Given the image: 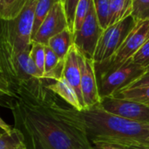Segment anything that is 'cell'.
Returning <instances> with one entry per match:
<instances>
[{
    "mask_svg": "<svg viewBox=\"0 0 149 149\" xmlns=\"http://www.w3.org/2000/svg\"><path fill=\"white\" fill-rule=\"evenodd\" d=\"M28 0H17V7H16V17L19 14V12L21 11V10L23 9V7L24 6L25 3Z\"/></svg>",
    "mask_w": 149,
    "mask_h": 149,
    "instance_id": "f1b7e54d",
    "label": "cell"
},
{
    "mask_svg": "<svg viewBox=\"0 0 149 149\" xmlns=\"http://www.w3.org/2000/svg\"><path fill=\"white\" fill-rule=\"evenodd\" d=\"M63 77L75 91L84 111L86 108L81 92V70L79 64V53L74 45L71 47L67 55L65 58Z\"/></svg>",
    "mask_w": 149,
    "mask_h": 149,
    "instance_id": "8fae6325",
    "label": "cell"
},
{
    "mask_svg": "<svg viewBox=\"0 0 149 149\" xmlns=\"http://www.w3.org/2000/svg\"><path fill=\"white\" fill-rule=\"evenodd\" d=\"M132 0H110L109 26L132 15Z\"/></svg>",
    "mask_w": 149,
    "mask_h": 149,
    "instance_id": "9a60e30c",
    "label": "cell"
},
{
    "mask_svg": "<svg viewBox=\"0 0 149 149\" xmlns=\"http://www.w3.org/2000/svg\"><path fill=\"white\" fill-rule=\"evenodd\" d=\"M133 12L132 16L137 22L149 20V0H132Z\"/></svg>",
    "mask_w": 149,
    "mask_h": 149,
    "instance_id": "44dd1931",
    "label": "cell"
},
{
    "mask_svg": "<svg viewBox=\"0 0 149 149\" xmlns=\"http://www.w3.org/2000/svg\"><path fill=\"white\" fill-rule=\"evenodd\" d=\"M103 32L104 30L99 23L93 2L85 22L80 29L73 34V45L85 58L93 60Z\"/></svg>",
    "mask_w": 149,
    "mask_h": 149,
    "instance_id": "52a82bcc",
    "label": "cell"
},
{
    "mask_svg": "<svg viewBox=\"0 0 149 149\" xmlns=\"http://www.w3.org/2000/svg\"><path fill=\"white\" fill-rule=\"evenodd\" d=\"M81 112L91 142L147 144L149 139V124L129 120L108 113L100 105Z\"/></svg>",
    "mask_w": 149,
    "mask_h": 149,
    "instance_id": "7a4b0ae2",
    "label": "cell"
},
{
    "mask_svg": "<svg viewBox=\"0 0 149 149\" xmlns=\"http://www.w3.org/2000/svg\"><path fill=\"white\" fill-rule=\"evenodd\" d=\"M132 61L145 68H149V39L133 56Z\"/></svg>",
    "mask_w": 149,
    "mask_h": 149,
    "instance_id": "603a6c76",
    "label": "cell"
},
{
    "mask_svg": "<svg viewBox=\"0 0 149 149\" xmlns=\"http://www.w3.org/2000/svg\"><path fill=\"white\" fill-rule=\"evenodd\" d=\"M61 61H63V60H60L59 57L53 52V50L50 47L45 46V75H46V74L50 73L51 71H52L59 64V62Z\"/></svg>",
    "mask_w": 149,
    "mask_h": 149,
    "instance_id": "cb8c5ba5",
    "label": "cell"
},
{
    "mask_svg": "<svg viewBox=\"0 0 149 149\" xmlns=\"http://www.w3.org/2000/svg\"><path fill=\"white\" fill-rule=\"evenodd\" d=\"M146 71L147 68L130 60L118 69L100 75L97 77L100 98L113 97L120 90L127 89Z\"/></svg>",
    "mask_w": 149,
    "mask_h": 149,
    "instance_id": "5b68a950",
    "label": "cell"
},
{
    "mask_svg": "<svg viewBox=\"0 0 149 149\" xmlns=\"http://www.w3.org/2000/svg\"><path fill=\"white\" fill-rule=\"evenodd\" d=\"M58 0H38L36 10H35V18H34V25H33V32H32V38L38 32V28L42 25L43 21L49 14L50 11L52 10V6Z\"/></svg>",
    "mask_w": 149,
    "mask_h": 149,
    "instance_id": "e0dca14e",
    "label": "cell"
},
{
    "mask_svg": "<svg viewBox=\"0 0 149 149\" xmlns=\"http://www.w3.org/2000/svg\"><path fill=\"white\" fill-rule=\"evenodd\" d=\"M69 28L68 20L62 0L54 4L49 14L46 16L31 42H38L47 46L51 38Z\"/></svg>",
    "mask_w": 149,
    "mask_h": 149,
    "instance_id": "9c48e42d",
    "label": "cell"
},
{
    "mask_svg": "<svg viewBox=\"0 0 149 149\" xmlns=\"http://www.w3.org/2000/svg\"><path fill=\"white\" fill-rule=\"evenodd\" d=\"M148 39L149 20L139 21L135 27L128 34L122 45L120 47L116 54L113 56L102 71L97 76V77L104 73L116 70L132 60L133 56Z\"/></svg>",
    "mask_w": 149,
    "mask_h": 149,
    "instance_id": "8992f818",
    "label": "cell"
},
{
    "mask_svg": "<svg viewBox=\"0 0 149 149\" xmlns=\"http://www.w3.org/2000/svg\"><path fill=\"white\" fill-rule=\"evenodd\" d=\"M79 1V0H62V2L64 4V6H65L67 20H68L69 29L71 30L72 34H73L75 11H76V7H77V4H78Z\"/></svg>",
    "mask_w": 149,
    "mask_h": 149,
    "instance_id": "d4e9b609",
    "label": "cell"
},
{
    "mask_svg": "<svg viewBox=\"0 0 149 149\" xmlns=\"http://www.w3.org/2000/svg\"><path fill=\"white\" fill-rule=\"evenodd\" d=\"M72 45L73 34L69 28L51 38L47 44V46L53 50L60 60H65Z\"/></svg>",
    "mask_w": 149,
    "mask_h": 149,
    "instance_id": "4fadbf2b",
    "label": "cell"
},
{
    "mask_svg": "<svg viewBox=\"0 0 149 149\" xmlns=\"http://www.w3.org/2000/svg\"><path fill=\"white\" fill-rule=\"evenodd\" d=\"M92 145L93 149H128L125 146L107 141H92Z\"/></svg>",
    "mask_w": 149,
    "mask_h": 149,
    "instance_id": "484cf974",
    "label": "cell"
},
{
    "mask_svg": "<svg viewBox=\"0 0 149 149\" xmlns=\"http://www.w3.org/2000/svg\"><path fill=\"white\" fill-rule=\"evenodd\" d=\"M100 106L107 112L115 116L143 124H149L148 105L114 97H107L101 98Z\"/></svg>",
    "mask_w": 149,
    "mask_h": 149,
    "instance_id": "ba28073f",
    "label": "cell"
},
{
    "mask_svg": "<svg viewBox=\"0 0 149 149\" xmlns=\"http://www.w3.org/2000/svg\"><path fill=\"white\" fill-rule=\"evenodd\" d=\"M46 86L48 89L55 92L58 96H59L63 100H65L70 105L79 110V112L83 111V108L78 99L75 91L64 77H62L58 81H52L46 79Z\"/></svg>",
    "mask_w": 149,
    "mask_h": 149,
    "instance_id": "7c38bea8",
    "label": "cell"
},
{
    "mask_svg": "<svg viewBox=\"0 0 149 149\" xmlns=\"http://www.w3.org/2000/svg\"><path fill=\"white\" fill-rule=\"evenodd\" d=\"M0 149H14L24 144L20 133L2 119H0Z\"/></svg>",
    "mask_w": 149,
    "mask_h": 149,
    "instance_id": "5bb4252c",
    "label": "cell"
},
{
    "mask_svg": "<svg viewBox=\"0 0 149 149\" xmlns=\"http://www.w3.org/2000/svg\"><path fill=\"white\" fill-rule=\"evenodd\" d=\"M117 144V143H116ZM125 146L128 149H149V144H141V143H128V144H120Z\"/></svg>",
    "mask_w": 149,
    "mask_h": 149,
    "instance_id": "83f0119b",
    "label": "cell"
},
{
    "mask_svg": "<svg viewBox=\"0 0 149 149\" xmlns=\"http://www.w3.org/2000/svg\"><path fill=\"white\" fill-rule=\"evenodd\" d=\"M14 149H27V148H26L25 145L24 144V145H22V146H20V147H18V148H14Z\"/></svg>",
    "mask_w": 149,
    "mask_h": 149,
    "instance_id": "f546056e",
    "label": "cell"
},
{
    "mask_svg": "<svg viewBox=\"0 0 149 149\" xmlns=\"http://www.w3.org/2000/svg\"><path fill=\"white\" fill-rule=\"evenodd\" d=\"M147 144H149V139L148 140V142H147Z\"/></svg>",
    "mask_w": 149,
    "mask_h": 149,
    "instance_id": "4dcf8cb0",
    "label": "cell"
},
{
    "mask_svg": "<svg viewBox=\"0 0 149 149\" xmlns=\"http://www.w3.org/2000/svg\"><path fill=\"white\" fill-rule=\"evenodd\" d=\"M137 23L135 18L131 15L104 30L93 59L97 76L116 54Z\"/></svg>",
    "mask_w": 149,
    "mask_h": 149,
    "instance_id": "277c9868",
    "label": "cell"
},
{
    "mask_svg": "<svg viewBox=\"0 0 149 149\" xmlns=\"http://www.w3.org/2000/svg\"><path fill=\"white\" fill-rule=\"evenodd\" d=\"M79 64L81 70V92L85 104V110H88L99 105L101 101L99 93L97 75L93 60L85 58L80 53Z\"/></svg>",
    "mask_w": 149,
    "mask_h": 149,
    "instance_id": "30bf717a",
    "label": "cell"
},
{
    "mask_svg": "<svg viewBox=\"0 0 149 149\" xmlns=\"http://www.w3.org/2000/svg\"><path fill=\"white\" fill-rule=\"evenodd\" d=\"M113 97L122 98V99H127L131 101H135L138 103H141V104L149 105V86L125 89L116 93Z\"/></svg>",
    "mask_w": 149,
    "mask_h": 149,
    "instance_id": "2e32d148",
    "label": "cell"
},
{
    "mask_svg": "<svg viewBox=\"0 0 149 149\" xmlns=\"http://www.w3.org/2000/svg\"><path fill=\"white\" fill-rule=\"evenodd\" d=\"M31 57L36 65L41 77H44L45 75V45L31 42Z\"/></svg>",
    "mask_w": 149,
    "mask_h": 149,
    "instance_id": "ac0fdd59",
    "label": "cell"
},
{
    "mask_svg": "<svg viewBox=\"0 0 149 149\" xmlns=\"http://www.w3.org/2000/svg\"><path fill=\"white\" fill-rule=\"evenodd\" d=\"M143 86H149V68L147 69V71L135 82H134L128 88H136V87H143Z\"/></svg>",
    "mask_w": 149,
    "mask_h": 149,
    "instance_id": "4316f807",
    "label": "cell"
},
{
    "mask_svg": "<svg viewBox=\"0 0 149 149\" xmlns=\"http://www.w3.org/2000/svg\"><path fill=\"white\" fill-rule=\"evenodd\" d=\"M99 23L103 30L109 26L110 0H93Z\"/></svg>",
    "mask_w": 149,
    "mask_h": 149,
    "instance_id": "d6986e66",
    "label": "cell"
},
{
    "mask_svg": "<svg viewBox=\"0 0 149 149\" xmlns=\"http://www.w3.org/2000/svg\"><path fill=\"white\" fill-rule=\"evenodd\" d=\"M17 0H0V18L10 20L16 17Z\"/></svg>",
    "mask_w": 149,
    "mask_h": 149,
    "instance_id": "7402d4cb",
    "label": "cell"
},
{
    "mask_svg": "<svg viewBox=\"0 0 149 149\" xmlns=\"http://www.w3.org/2000/svg\"><path fill=\"white\" fill-rule=\"evenodd\" d=\"M93 0H79L76 11H75V18H74V26H73V34L80 29L83 23L85 22L89 11L92 7Z\"/></svg>",
    "mask_w": 149,
    "mask_h": 149,
    "instance_id": "ffe728a7",
    "label": "cell"
},
{
    "mask_svg": "<svg viewBox=\"0 0 149 149\" xmlns=\"http://www.w3.org/2000/svg\"><path fill=\"white\" fill-rule=\"evenodd\" d=\"M0 101L27 149H93L82 112L46 86V79H0Z\"/></svg>",
    "mask_w": 149,
    "mask_h": 149,
    "instance_id": "6da1fadb",
    "label": "cell"
},
{
    "mask_svg": "<svg viewBox=\"0 0 149 149\" xmlns=\"http://www.w3.org/2000/svg\"><path fill=\"white\" fill-rule=\"evenodd\" d=\"M37 3L38 0H28L16 18L1 19L0 65L11 62L20 53L31 47Z\"/></svg>",
    "mask_w": 149,
    "mask_h": 149,
    "instance_id": "3957f363",
    "label": "cell"
}]
</instances>
